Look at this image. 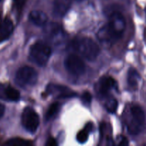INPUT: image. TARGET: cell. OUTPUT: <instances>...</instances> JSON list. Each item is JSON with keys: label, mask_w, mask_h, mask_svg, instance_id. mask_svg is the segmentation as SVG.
<instances>
[{"label": "cell", "mask_w": 146, "mask_h": 146, "mask_svg": "<svg viewBox=\"0 0 146 146\" xmlns=\"http://www.w3.org/2000/svg\"><path fill=\"white\" fill-rule=\"evenodd\" d=\"M116 82L111 76H104L98 82V92L102 96H107L108 93L115 88Z\"/></svg>", "instance_id": "11"}, {"label": "cell", "mask_w": 146, "mask_h": 146, "mask_svg": "<svg viewBox=\"0 0 146 146\" xmlns=\"http://www.w3.org/2000/svg\"><path fill=\"white\" fill-rule=\"evenodd\" d=\"M13 30L14 25L12 21L10 19L5 18L0 25V43L8 39L12 34Z\"/></svg>", "instance_id": "13"}, {"label": "cell", "mask_w": 146, "mask_h": 146, "mask_svg": "<svg viewBox=\"0 0 146 146\" xmlns=\"http://www.w3.org/2000/svg\"><path fill=\"white\" fill-rule=\"evenodd\" d=\"M29 20L35 25L38 27H44L48 21L47 15L42 11L34 10L29 14Z\"/></svg>", "instance_id": "15"}, {"label": "cell", "mask_w": 146, "mask_h": 146, "mask_svg": "<svg viewBox=\"0 0 146 146\" xmlns=\"http://www.w3.org/2000/svg\"><path fill=\"white\" fill-rule=\"evenodd\" d=\"M46 145L47 146H56L57 145V143L55 139L53 138H49L47 140L46 143Z\"/></svg>", "instance_id": "22"}, {"label": "cell", "mask_w": 146, "mask_h": 146, "mask_svg": "<svg viewBox=\"0 0 146 146\" xmlns=\"http://www.w3.org/2000/svg\"><path fill=\"white\" fill-rule=\"evenodd\" d=\"M73 49L88 61H94L98 57L100 48L91 38L87 37L76 38L72 42Z\"/></svg>", "instance_id": "1"}, {"label": "cell", "mask_w": 146, "mask_h": 146, "mask_svg": "<svg viewBox=\"0 0 146 146\" xmlns=\"http://www.w3.org/2000/svg\"><path fill=\"white\" fill-rule=\"evenodd\" d=\"M21 123L28 132L34 133L39 125V117L34 109L27 107L24 109L21 115Z\"/></svg>", "instance_id": "5"}, {"label": "cell", "mask_w": 146, "mask_h": 146, "mask_svg": "<svg viewBox=\"0 0 146 146\" xmlns=\"http://www.w3.org/2000/svg\"><path fill=\"white\" fill-rule=\"evenodd\" d=\"M6 145L9 146H27L31 145V143L21 138H15L9 140L5 143Z\"/></svg>", "instance_id": "19"}, {"label": "cell", "mask_w": 146, "mask_h": 146, "mask_svg": "<svg viewBox=\"0 0 146 146\" xmlns=\"http://www.w3.org/2000/svg\"><path fill=\"white\" fill-rule=\"evenodd\" d=\"M38 80L37 72L30 66L21 67L17 71L15 76V81L19 86L27 87L35 85Z\"/></svg>", "instance_id": "3"}, {"label": "cell", "mask_w": 146, "mask_h": 146, "mask_svg": "<svg viewBox=\"0 0 146 146\" xmlns=\"http://www.w3.org/2000/svg\"><path fill=\"white\" fill-rule=\"evenodd\" d=\"M97 37L99 41L104 44H113L119 39V38L110 29L107 24L98 31Z\"/></svg>", "instance_id": "10"}, {"label": "cell", "mask_w": 146, "mask_h": 146, "mask_svg": "<svg viewBox=\"0 0 146 146\" xmlns=\"http://www.w3.org/2000/svg\"><path fill=\"white\" fill-rule=\"evenodd\" d=\"M66 71L73 76H81L86 71V65L80 57L75 54H70L64 61Z\"/></svg>", "instance_id": "6"}, {"label": "cell", "mask_w": 146, "mask_h": 146, "mask_svg": "<svg viewBox=\"0 0 146 146\" xmlns=\"http://www.w3.org/2000/svg\"><path fill=\"white\" fill-rule=\"evenodd\" d=\"M81 100L85 105L89 106L91 103V100H92V96L89 92L85 91L83 93L82 96H81Z\"/></svg>", "instance_id": "21"}, {"label": "cell", "mask_w": 146, "mask_h": 146, "mask_svg": "<svg viewBox=\"0 0 146 146\" xmlns=\"http://www.w3.org/2000/svg\"><path fill=\"white\" fill-rule=\"evenodd\" d=\"M91 126H92V124H88L84 130L81 131L77 134L76 139L78 142H79L80 143H84L86 142L88 138V133L91 130Z\"/></svg>", "instance_id": "17"}, {"label": "cell", "mask_w": 146, "mask_h": 146, "mask_svg": "<svg viewBox=\"0 0 146 146\" xmlns=\"http://www.w3.org/2000/svg\"><path fill=\"white\" fill-rule=\"evenodd\" d=\"M107 25L110 29L120 38L125 29V19L121 13L115 11L110 15L109 21Z\"/></svg>", "instance_id": "7"}, {"label": "cell", "mask_w": 146, "mask_h": 146, "mask_svg": "<svg viewBox=\"0 0 146 146\" xmlns=\"http://www.w3.org/2000/svg\"><path fill=\"white\" fill-rule=\"evenodd\" d=\"M20 98V94L10 85L0 84V99L9 101H17Z\"/></svg>", "instance_id": "8"}, {"label": "cell", "mask_w": 146, "mask_h": 146, "mask_svg": "<svg viewBox=\"0 0 146 146\" xmlns=\"http://www.w3.org/2000/svg\"><path fill=\"white\" fill-rule=\"evenodd\" d=\"M26 0H15L16 4H17L18 8H21L24 5V2H25Z\"/></svg>", "instance_id": "24"}, {"label": "cell", "mask_w": 146, "mask_h": 146, "mask_svg": "<svg viewBox=\"0 0 146 146\" xmlns=\"http://www.w3.org/2000/svg\"><path fill=\"white\" fill-rule=\"evenodd\" d=\"M71 4V0H55L54 3V14L62 17L67 13Z\"/></svg>", "instance_id": "12"}, {"label": "cell", "mask_w": 146, "mask_h": 146, "mask_svg": "<svg viewBox=\"0 0 146 146\" xmlns=\"http://www.w3.org/2000/svg\"><path fill=\"white\" fill-rule=\"evenodd\" d=\"M4 112H5V107L3 104H0V118L4 115Z\"/></svg>", "instance_id": "25"}, {"label": "cell", "mask_w": 146, "mask_h": 146, "mask_svg": "<svg viewBox=\"0 0 146 146\" xmlns=\"http://www.w3.org/2000/svg\"><path fill=\"white\" fill-rule=\"evenodd\" d=\"M140 78L141 77L138 71L135 68H130L128 73V83L130 86L132 88H136L138 86Z\"/></svg>", "instance_id": "16"}, {"label": "cell", "mask_w": 146, "mask_h": 146, "mask_svg": "<svg viewBox=\"0 0 146 146\" xmlns=\"http://www.w3.org/2000/svg\"><path fill=\"white\" fill-rule=\"evenodd\" d=\"M51 55V47L43 41H37L30 48L29 59L39 66H44Z\"/></svg>", "instance_id": "2"}, {"label": "cell", "mask_w": 146, "mask_h": 146, "mask_svg": "<svg viewBox=\"0 0 146 146\" xmlns=\"http://www.w3.org/2000/svg\"><path fill=\"white\" fill-rule=\"evenodd\" d=\"M46 26V25H45ZM45 33L50 39L53 41H58L59 40L60 37L63 36V29L60 25L55 23H51L46 26Z\"/></svg>", "instance_id": "14"}, {"label": "cell", "mask_w": 146, "mask_h": 146, "mask_svg": "<svg viewBox=\"0 0 146 146\" xmlns=\"http://www.w3.org/2000/svg\"><path fill=\"white\" fill-rule=\"evenodd\" d=\"M76 1H84V0H76Z\"/></svg>", "instance_id": "26"}, {"label": "cell", "mask_w": 146, "mask_h": 146, "mask_svg": "<svg viewBox=\"0 0 146 146\" xmlns=\"http://www.w3.org/2000/svg\"><path fill=\"white\" fill-rule=\"evenodd\" d=\"M118 144H119L120 145H128V141L126 138H125V137H121V140H120V142Z\"/></svg>", "instance_id": "23"}, {"label": "cell", "mask_w": 146, "mask_h": 146, "mask_svg": "<svg viewBox=\"0 0 146 146\" xmlns=\"http://www.w3.org/2000/svg\"><path fill=\"white\" fill-rule=\"evenodd\" d=\"M47 91L49 94L55 95L57 98H71L76 96L75 93L71 91L69 88L61 85L50 84L47 87Z\"/></svg>", "instance_id": "9"}, {"label": "cell", "mask_w": 146, "mask_h": 146, "mask_svg": "<svg viewBox=\"0 0 146 146\" xmlns=\"http://www.w3.org/2000/svg\"><path fill=\"white\" fill-rule=\"evenodd\" d=\"M105 107L108 112L114 113L118 107V102L114 98H108L105 104Z\"/></svg>", "instance_id": "20"}, {"label": "cell", "mask_w": 146, "mask_h": 146, "mask_svg": "<svg viewBox=\"0 0 146 146\" xmlns=\"http://www.w3.org/2000/svg\"><path fill=\"white\" fill-rule=\"evenodd\" d=\"M60 109V104L58 103H54L51 104L49 106L48 109L47 110L46 113L45 115V118L46 121L52 119L54 117H55L57 115Z\"/></svg>", "instance_id": "18"}, {"label": "cell", "mask_w": 146, "mask_h": 146, "mask_svg": "<svg viewBox=\"0 0 146 146\" xmlns=\"http://www.w3.org/2000/svg\"><path fill=\"white\" fill-rule=\"evenodd\" d=\"M132 121L128 126V132L132 135H138L145 124V115L142 108L138 106H133L131 108Z\"/></svg>", "instance_id": "4"}]
</instances>
